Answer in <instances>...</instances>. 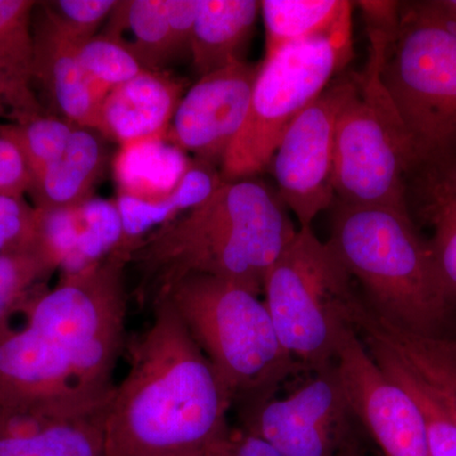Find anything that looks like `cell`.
I'll list each match as a JSON object with an SVG mask.
<instances>
[{"label": "cell", "instance_id": "obj_39", "mask_svg": "<svg viewBox=\"0 0 456 456\" xmlns=\"http://www.w3.org/2000/svg\"><path fill=\"white\" fill-rule=\"evenodd\" d=\"M449 4L452 5V8L456 11V0H448Z\"/></svg>", "mask_w": 456, "mask_h": 456}, {"label": "cell", "instance_id": "obj_9", "mask_svg": "<svg viewBox=\"0 0 456 456\" xmlns=\"http://www.w3.org/2000/svg\"><path fill=\"white\" fill-rule=\"evenodd\" d=\"M380 57H369L336 123L335 194L347 206L410 216L406 178L417 167L415 152L380 82Z\"/></svg>", "mask_w": 456, "mask_h": 456}, {"label": "cell", "instance_id": "obj_19", "mask_svg": "<svg viewBox=\"0 0 456 456\" xmlns=\"http://www.w3.org/2000/svg\"><path fill=\"white\" fill-rule=\"evenodd\" d=\"M106 167V150L95 131L75 128L59 158L47 165L29 184L36 209L77 208L92 198Z\"/></svg>", "mask_w": 456, "mask_h": 456}, {"label": "cell", "instance_id": "obj_28", "mask_svg": "<svg viewBox=\"0 0 456 456\" xmlns=\"http://www.w3.org/2000/svg\"><path fill=\"white\" fill-rule=\"evenodd\" d=\"M79 237L73 254L62 266L64 273L88 268L116 253L122 245L123 224L116 202L90 198L77 207Z\"/></svg>", "mask_w": 456, "mask_h": 456}, {"label": "cell", "instance_id": "obj_14", "mask_svg": "<svg viewBox=\"0 0 456 456\" xmlns=\"http://www.w3.org/2000/svg\"><path fill=\"white\" fill-rule=\"evenodd\" d=\"M259 64L241 61L204 75L183 95L167 132L198 160L222 164L248 117Z\"/></svg>", "mask_w": 456, "mask_h": 456}, {"label": "cell", "instance_id": "obj_17", "mask_svg": "<svg viewBox=\"0 0 456 456\" xmlns=\"http://www.w3.org/2000/svg\"><path fill=\"white\" fill-rule=\"evenodd\" d=\"M353 321L359 338L377 342L417 375L456 424V342L406 329L362 301Z\"/></svg>", "mask_w": 456, "mask_h": 456}, {"label": "cell", "instance_id": "obj_24", "mask_svg": "<svg viewBox=\"0 0 456 456\" xmlns=\"http://www.w3.org/2000/svg\"><path fill=\"white\" fill-rule=\"evenodd\" d=\"M265 57L279 50L326 35L351 14L353 3L344 0H264Z\"/></svg>", "mask_w": 456, "mask_h": 456}, {"label": "cell", "instance_id": "obj_37", "mask_svg": "<svg viewBox=\"0 0 456 456\" xmlns=\"http://www.w3.org/2000/svg\"><path fill=\"white\" fill-rule=\"evenodd\" d=\"M428 178L434 180L441 187L456 196V156L440 167H432Z\"/></svg>", "mask_w": 456, "mask_h": 456}, {"label": "cell", "instance_id": "obj_36", "mask_svg": "<svg viewBox=\"0 0 456 456\" xmlns=\"http://www.w3.org/2000/svg\"><path fill=\"white\" fill-rule=\"evenodd\" d=\"M37 4L29 0H0V35L31 25Z\"/></svg>", "mask_w": 456, "mask_h": 456}, {"label": "cell", "instance_id": "obj_1", "mask_svg": "<svg viewBox=\"0 0 456 456\" xmlns=\"http://www.w3.org/2000/svg\"><path fill=\"white\" fill-rule=\"evenodd\" d=\"M232 395L167 298L130 346L104 416L103 456H196L230 428Z\"/></svg>", "mask_w": 456, "mask_h": 456}, {"label": "cell", "instance_id": "obj_30", "mask_svg": "<svg viewBox=\"0 0 456 456\" xmlns=\"http://www.w3.org/2000/svg\"><path fill=\"white\" fill-rule=\"evenodd\" d=\"M77 56L102 101L110 90L147 71L130 51L104 35L77 41Z\"/></svg>", "mask_w": 456, "mask_h": 456}, {"label": "cell", "instance_id": "obj_33", "mask_svg": "<svg viewBox=\"0 0 456 456\" xmlns=\"http://www.w3.org/2000/svg\"><path fill=\"white\" fill-rule=\"evenodd\" d=\"M114 0H56L45 3L66 31L79 40L94 36L98 27L112 14Z\"/></svg>", "mask_w": 456, "mask_h": 456}, {"label": "cell", "instance_id": "obj_27", "mask_svg": "<svg viewBox=\"0 0 456 456\" xmlns=\"http://www.w3.org/2000/svg\"><path fill=\"white\" fill-rule=\"evenodd\" d=\"M375 364L412 397L421 412L432 456H456V424L443 404L410 369L377 342L362 340Z\"/></svg>", "mask_w": 456, "mask_h": 456}, {"label": "cell", "instance_id": "obj_12", "mask_svg": "<svg viewBox=\"0 0 456 456\" xmlns=\"http://www.w3.org/2000/svg\"><path fill=\"white\" fill-rule=\"evenodd\" d=\"M335 365L351 413L384 456H432L415 401L375 364L355 330L342 336Z\"/></svg>", "mask_w": 456, "mask_h": 456}, {"label": "cell", "instance_id": "obj_35", "mask_svg": "<svg viewBox=\"0 0 456 456\" xmlns=\"http://www.w3.org/2000/svg\"><path fill=\"white\" fill-rule=\"evenodd\" d=\"M202 456H281L265 440L248 431L228 430Z\"/></svg>", "mask_w": 456, "mask_h": 456}, {"label": "cell", "instance_id": "obj_22", "mask_svg": "<svg viewBox=\"0 0 456 456\" xmlns=\"http://www.w3.org/2000/svg\"><path fill=\"white\" fill-rule=\"evenodd\" d=\"M104 36L113 38L149 71H163L178 45L167 18L165 0H127L117 3Z\"/></svg>", "mask_w": 456, "mask_h": 456}, {"label": "cell", "instance_id": "obj_29", "mask_svg": "<svg viewBox=\"0 0 456 456\" xmlns=\"http://www.w3.org/2000/svg\"><path fill=\"white\" fill-rule=\"evenodd\" d=\"M426 212L434 227L428 246L449 302L456 301V196L428 178L426 184Z\"/></svg>", "mask_w": 456, "mask_h": 456}, {"label": "cell", "instance_id": "obj_16", "mask_svg": "<svg viewBox=\"0 0 456 456\" xmlns=\"http://www.w3.org/2000/svg\"><path fill=\"white\" fill-rule=\"evenodd\" d=\"M184 90L182 80L164 71H143L102 101L98 134L121 147L165 139Z\"/></svg>", "mask_w": 456, "mask_h": 456}, {"label": "cell", "instance_id": "obj_7", "mask_svg": "<svg viewBox=\"0 0 456 456\" xmlns=\"http://www.w3.org/2000/svg\"><path fill=\"white\" fill-rule=\"evenodd\" d=\"M265 305L281 344L299 365L318 370L335 362L360 301L353 277L329 242L301 227L264 281Z\"/></svg>", "mask_w": 456, "mask_h": 456}, {"label": "cell", "instance_id": "obj_18", "mask_svg": "<svg viewBox=\"0 0 456 456\" xmlns=\"http://www.w3.org/2000/svg\"><path fill=\"white\" fill-rule=\"evenodd\" d=\"M104 416L0 412V456H103Z\"/></svg>", "mask_w": 456, "mask_h": 456}, {"label": "cell", "instance_id": "obj_2", "mask_svg": "<svg viewBox=\"0 0 456 456\" xmlns=\"http://www.w3.org/2000/svg\"><path fill=\"white\" fill-rule=\"evenodd\" d=\"M298 230L283 200L259 180L222 182L211 197L150 232L130 263L151 297L188 275H208L260 294Z\"/></svg>", "mask_w": 456, "mask_h": 456}, {"label": "cell", "instance_id": "obj_40", "mask_svg": "<svg viewBox=\"0 0 456 456\" xmlns=\"http://www.w3.org/2000/svg\"><path fill=\"white\" fill-rule=\"evenodd\" d=\"M196 456H202V454H200V455H196Z\"/></svg>", "mask_w": 456, "mask_h": 456}, {"label": "cell", "instance_id": "obj_3", "mask_svg": "<svg viewBox=\"0 0 456 456\" xmlns=\"http://www.w3.org/2000/svg\"><path fill=\"white\" fill-rule=\"evenodd\" d=\"M160 297L187 326L233 402L265 401L285 378L305 369L281 344L265 302L253 290L220 278L188 275L154 299Z\"/></svg>", "mask_w": 456, "mask_h": 456}, {"label": "cell", "instance_id": "obj_13", "mask_svg": "<svg viewBox=\"0 0 456 456\" xmlns=\"http://www.w3.org/2000/svg\"><path fill=\"white\" fill-rule=\"evenodd\" d=\"M107 404L84 389L61 350L37 330L26 325L0 332V408L75 417Z\"/></svg>", "mask_w": 456, "mask_h": 456}, {"label": "cell", "instance_id": "obj_5", "mask_svg": "<svg viewBox=\"0 0 456 456\" xmlns=\"http://www.w3.org/2000/svg\"><path fill=\"white\" fill-rule=\"evenodd\" d=\"M380 82L406 130L417 167L456 156V11L448 0L401 3Z\"/></svg>", "mask_w": 456, "mask_h": 456}, {"label": "cell", "instance_id": "obj_20", "mask_svg": "<svg viewBox=\"0 0 456 456\" xmlns=\"http://www.w3.org/2000/svg\"><path fill=\"white\" fill-rule=\"evenodd\" d=\"M260 11L255 0H200L191 56L200 77L245 61L244 50Z\"/></svg>", "mask_w": 456, "mask_h": 456}, {"label": "cell", "instance_id": "obj_8", "mask_svg": "<svg viewBox=\"0 0 456 456\" xmlns=\"http://www.w3.org/2000/svg\"><path fill=\"white\" fill-rule=\"evenodd\" d=\"M353 55L349 14L326 35L289 45L264 59L244 126L222 160V179H248L268 169L285 130Z\"/></svg>", "mask_w": 456, "mask_h": 456}, {"label": "cell", "instance_id": "obj_38", "mask_svg": "<svg viewBox=\"0 0 456 456\" xmlns=\"http://www.w3.org/2000/svg\"><path fill=\"white\" fill-rule=\"evenodd\" d=\"M335 456H364L362 454V452L358 448H356L355 444L349 439L344 441V444L340 446V449L338 450Z\"/></svg>", "mask_w": 456, "mask_h": 456}, {"label": "cell", "instance_id": "obj_6", "mask_svg": "<svg viewBox=\"0 0 456 456\" xmlns=\"http://www.w3.org/2000/svg\"><path fill=\"white\" fill-rule=\"evenodd\" d=\"M126 255L114 253L77 272L64 273L53 289L27 303V323L55 344L90 395L108 403L114 369L125 346Z\"/></svg>", "mask_w": 456, "mask_h": 456}, {"label": "cell", "instance_id": "obj_31", "mask_svg": "<svg viewBox=\"0 0 456 456\" xmlns=\"http://www.w3.org/2000/svg\"><path fill=\"white\" fill-rule=\"evenodd\" d=\"M75 128L77 126L50 113L20 125H4L5 134L25 159L31 179L64 152Z\"/></svg>", "mask_w": 456, "mask_h": 456}, {"label": "cell", "instance_id": "obj_34", "mask_svg": "<svg viewBox=\"0 0 456 456\" xmlns=\"http://www.w3.org/2000/svg\"><path fill=\"white\" fill-rule=\"evenodd\" d=\"M31 176L16 143L0 125V196L25 197L28 193Z\"/></svg>", "mask_w": 456, "mask_h": 456}, {"label": "cell", "instance_id": "obj_21", "mask_svg": "<svg viewBox=\"0 0 456 456\" xmlns=\"http://www.w3.org/2000/svg\"><path fill=\"white\" fill-rule=\"evenodd\" d=\"M222 182L224 179L216 165L193 159L178 187L163 200H142L119 194L116 204L122 218L123 240L116 253L126 255L130 260L134 246L152 232V228L163 226L200 206L211 197Z\"/></svg>", "mask_w": 456, "mask_h": 456}, {"label": "cell", "instance_id": "obj_10", "mask_svg": "<svg viewBox=\"0 0 456 456\" xmlns=\"http://www.w3.org/2000/svg\"><path fill=\"white\" fill-rule=\"evenodd\" d=\"M356 83L358 75H347L330 84L290 123L270 161L278 196L301 227L334 203L336 123Z\"/></svg>", "mask_w": 456, "mask_h": 456}, {"label": "cell", "instance_id": "obj_25", "mask_svg": "<svg viewBox=\"0 0 456 456\" xmlns=\"http://www.w3.org/2000/svg\"><path fill=\"white\" fill-rule=\"evenodd\" d=\"M45 113L33 80L31 23L0 35V117L20 125Z\"/></svg>", "mask_w": 456, "mask_h": 456}, {"label": "cell", "instance_id": "obj_4", "mask_svg": "<svg viewBox=\"0 0 456 456\" xmlns=\"http://www.w3.org/2000/svg\"><path fill=\"white\" fill-rule=\"evenodd\" d=\"M327 242L384 317L422 334L445 321L448 297L410 216L338 202Z\"/></svg>", "mask_w": 456, "mask_h": 456}, {"label": "cell", "instance_id": "obj_23", "mask_svg": "<svg viewBox=\"0 0 456 456\" xmlns=\"http://www.w3.org/2000/svg\"><path fill=\"white\" fill-rule=\"evenodd\" d=\"M191 160L187 152L165 139L123 146L114 160L119 194L142 200L170 196L187 173Z\"/></svg>", "mask_w": 456, "mask_h": 456}, {"label": "cell", "instance_id": "obj_26", "mask_svg": "<svg viewBox=\"0 0 456 456\" xmlns=\"http://www.w3.org/2000/svg\"><path fill=\"white\" fill-rule=\"evenodd\" d=\"M57 269H61V263L42 239L37 244L0 254V332L11 327L12 316L23 311L40 292L42 281Z\"/></svg>", "mask_w": 456, "mask_h": 456}, {"label": "cell", "instance_id": "obj_32", "mask_svg": "<svg viewBox=\"0 0 456 456\" xmlns=\"http://www.w3.org/2000/svg\"><path fill=\"white\" fill-rule=\"evenodd\" d=\"M40 241L37 209L25 197L0 196V254Z\"/></svg>", "mask_w": 456, "mask_h": 456}, {"label": "cell", "instance_id": "obj_15", "mask_svg": "<svg viewBox=\"0 0 456 456\" xmlns=\"http://www.w3.org/2000/svg\"><path fill=\"white\" fill-rule=\"evenodd\" d=\"M32 16L33 80L56 116L77 127L98 132L102 98L77 56V41L45 3Z\"/></svg>", "mask_w": 456, "mask_h": 456}, {"label": "cell", "instance_id": "obj_11", "mask_svg": "<svg viewBox=\"0 0 456 456\" xmlns=\"http://www.w3.org/2000/svg\"><path fill=\"white\" fill-rule=\"evenodd\" d=\"M351 413L335 362L283 398L248 404L245 430L281 456H335Z\"/></svg>", "mask_w": 456, "mask_h": 456}]
</instances>
